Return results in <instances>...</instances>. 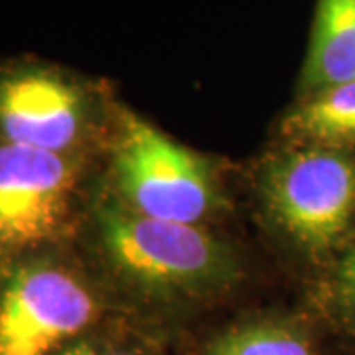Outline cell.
Segmentation results:
<instances>
[{
  "label": "cell",
  "instance_id": "6da1fadb",
  "mask_svg": "<svg viewBox=\"0 0 355 355\" xmlns=\"http://www.w3.org/2000/svg\"><path fill=\"white\" fill-rule=\"evenodd\" d=\"M99 229L113 265L142 291L193 296L237 279L235 254L200 225L140 216L113 203L99 211Z\"/></svg>",
  "mask_w": 355,
  "mask_h": 355
},
{
  "label": "cell",
  "instance_id": "7a4b0ae2",
  "mask_svg": "<svg viewBox=\"0 0 355 355\" xmlns=\"http://www.w3.org/2000/svg\"><path fill=\"white\" fill-rule=\"evenodd\" d=\"M261 190L284 235L310 253H328L354 227L355 154L296 146L266 166Z\"/></svg>",
  "mask_w": 355,
  "mask_h": 355
},
{
  "label": "cell",
  "instance_id": "3957f363",
  "mask_svg": "<svg viewBox=\"0 0 355 355\" xmlns=\"http://www.w3.org/2000/svg\"><path fill=\"white\" fill-rule=\"evenodd\" d=\"M114 182L140 216L200 225L221 207L209 164L137 114L125 113L114 146Z\"/></svg>",
  "mask_w": 355,
  "mask_h": 355
},
{
  "label": "cell",
  "instance_id": "277c9868",
  "mask_svg": "<svg viewBox=\"0 0 355 355\" xmlns=\"http://www.w3.org/2000/svg\"><path fill=\"white\" fill-rule=\"evenodd\" d=\"M76 170L65 154L0 144V257L53 241L67 225Z\"/></svg>",
  "mask_w": 355,
  "mask_h": 355
},
{
  "label": "cell",
  "instance_id": "5b68a950",
  "mask_svg": "<svg viewBox=\"0 0 355 355\" xmlns=\"http://www.w3.org/2000/svg\"><path fill=\"white\" fill-rule=\"evenodd\" d=\"M95 300L60 266L20 268L0 292V355H48L85 330Z\"/></svg>",
  "mask_w": 355,
  "mask_h": 355
},
{
  "label": "cell",
  "instance_id": "8992f818",
  "mask_svg": "<svg viewBox=\"0 0 355 355\" xmlns=\"http://www.w3.org/2000/svg\"><path fill=\"white\" fill-rule=\"evenodd\" d=\"M85 119L81 89L55 71L26 67L0 77V135L8 144L65 154Z\"/></svg>",
  "mask_w": 355,
  "mask_h": 355
},
{
  "label": "cell",
  "instance_id": "52a82bcc",
  "mask_svg": "<svg viewBox=\"0 0 355 355\" xmlns=\"http://www.w3.org/2000/svg\"><path fill=\"white\" fill-rule=\"evenodd\" d=\"M355 79V0H318L306 55V95Z\"/></svg>",
  "mask_w": 355,
  "mask_h": 355
},
{
  "label": "cell",
  "instance_id": "ba28073f",
  "mask_svg": "<svg viewBox=\"0 0 355 355\" xmlns=\"http://www.w3.org/2000/svg\"><path fill=\"white\" fill-rule=\"evenodd\" d=\"M282 130L298 146L352 150L355 146V79L306 95L284 121Z\"/></svg>",
  "mask_w": 355,
  "mask_h": 355
},
{
  "label": "cell",
  "instance_id": "9c48e42d",
  "mask_svg": "<svg viewBox=\"0 0 355 355\" xmlns=\"http://www.w3.org/2000/svg\"><path fill=\"white\" fill-rule=\"evenodd\" d=\"M209 355H314L298 330L277 322H259L229 331Z\"/></svg>",
  "mask_w": 355,
  "mask_h": 355
},
{
  "label": "cell",
  "instance_id": "30bf717a",
  "mask_svg": "<svg viewBox=\"0 0 355 355\" xmlns=\"http://www.w3.org/2000/svg\"><path fill=\"white\" fill-rule=\"evenodd\" d=\"M334 286H336V300L342 308L343 316L355 326V243L343 254L338 265Z\"/></svg>",
  "mask_w": 355,
  "mask_h": 355
},
{
  "label": "cell",
  "instance_id": "8fae6325",
  "mask_svg": "<svg viewBox=\"0 0 355 355\" xmlns=\"http://www.w3.org/2000/svg\"><path fill=\"white\" fill-rule=\"evenodd\" d=\"M65 355H95V352L87 347V345H79L76 349H71V352H67Z\"/></svg>",
  "mask_w": 355,
  "mask_h": 355
},
{
  "label": "cell",
  "instance_id": "7c38bea8",
  "mask_svg": "<svg viewBox=\"0 0 355 355\" xmlns=\"http://www.w3.org/2000/svg\"><path fill=\"white\" fill-rule=\"evenodd\" d=\"M119 355H125V354H119Z\"/></svg>",
  "mask_w": 355,
  "mask_h": 355
}]
</instances>
